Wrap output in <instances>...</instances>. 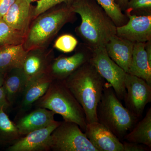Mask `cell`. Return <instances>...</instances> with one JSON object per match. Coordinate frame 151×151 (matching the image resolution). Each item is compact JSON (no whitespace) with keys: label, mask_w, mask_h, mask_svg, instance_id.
Masks as SVG:
<instances>
[{"label":"cell","mask_w":151,"mask_h":151,"mask_svg":"<svg viewBox=\"0 0 151 151\" xmlns=\"http://www.w3.org/2000/svg\"><path fill=\"white\" fill-rule=\"evenodd\" d=\"M70 6L81 17L76 32L90 49L105 46L116 35V25L95 0H76Z\"/></svg>","instance_id":"6da1fadb"},{"label":"cell","mask_w":151,"mask_h":151,"mask_svg":"<svg viewBox=\"0 0 151 151\" xmlns=\"http://www.w3.org/2000/svg\"><path fill=\"white\" fill-rule=\"evenodd\" d=\"M63 81L83 108L87 124L98 122L97 105L107 82L92 63L86 62Z\"/></svg>","instance_id":"7a4b0ae2"},{"label":"cell","mask_w":151,"mask_h":151,"mask_svg":"<svg viewBox=\"0 0 151 151\" xmlns=\"http://www.w3.org/2000/svg\"><path fill=\"white\" fill-rule=\"evenodd\" d=\"M74 14L70 6L63 4L61 6L52 8L34 19L23 44L25 50L46 48L63 26L72 20Z\"/></svg>","instance_id":"3957f363"},{"label":"cell","mask_w":151,"mask_h":151,"mask_svg":"<svg viewBox=\"0 0 151 151\" xmlns=\"http://www.w3.org/2000/svg\"><path fill=\"white\" fill-rule=\"evenodd\" d=\"M34 104L59 114L64 121L75 123L85 131L87 122L84 110L63 80L53 79L45 94Z\"/></svg>","instance_id":"277c9868"},{"label":"cell","mask_w":151,"mask_h":151,"mask_svg":"<svg viewBox=\"0 0 151 151\" xmlns=\"http://www.w3.org/2000/svg\"><path fill=\"white\" fill-rule=\"evenodd\" d=\"M97 122L110 130L120 141L134 128L139 120L122 105L108 82L97 108Z\"/></svg>","instance_id":"5b68a950"},{"label":"cell","mask_w":151,"mask_h":151,"mask_svg":"<svg viewBox=\"0 0 151 151\" xmlns=\"http://www.w3.org/2000/svg\"><path fill=\"white\" fill-rule=\"evenodd\" d=\"M50 147L54 151H98L78 125L64 121L51 133Z\"/></svg>","instance_id":"8992f818"},{"label":"cell","mask_w":151,"mask_h":151,"mask_svg":"<svg viewBox=\"0 0 151 151\" xmlns=\"http://www.w3.org/2000/svg\"><path fill=\"white\" fill-rule=\"evenodd\" d=\"M90 61L98 73L108 82L120 100L126 95L125 78L126 72L108 55L105 46L91 50Z\"/></svg>","instance_id":"52a82bcc"},{"label":"cell","mask_w":151,"mask_h":151,"mask_svg":"<svg viewBox=\"0 0 151 151\" xmlns=\"http://www.w3.org/2000/svg\"><path fill=\"white\" fill-rule=\"evenodd\" d=\"M125 107L139 118L142 115L145 108L151 102V85L144 79L126 73L125 78Z\"/></svg>","instance_id":"ba28073f"},{"label":"cell","mask_w":151,"mask_h":151,"mask_svg":"<svg viewBox=\"0 0 151 151\" xmlns=\"http://www.w3.org/2000/svg\"><path fill=\"white\" fill-rule=\"evenodd\" d=\"M128 21L117 27L116 35L135 43H145L151 40V15L137 16L126 11Z\"/></svg>","instance_id":"9c48e42d"},{"label":"cell","mask_w":151,"mask_h":151,"mask_svg":"<svg viewBox=\"0 0 151 151\" xmlns=\"http://www.w3.org/2000/svg\"><path fill=\"white\" fill-rule=\"evenodd\" d=\"M92 50H82L70 56H60L53 58L49 66L47 73L53 79L64 80L81 65L89 61Z\"/></svg>","instance_id":"30bf717a"},{"label":"cell","mask_w":151,"mask_h":151,"mask_svg":"<svg viewBox=\"0 0 151 151\" xmlns=\"http://www.w3.org/2000/svg\"><path fill=\"white\" fill-rule=\"evenodd\" d=\"M55 121L48 127L30 132L22 136L7 149L8 151H48L50 136L53 130L60 124Z\"/></svg>","instance_id":"8fae6325"},{"label":"cell","mask_w":151,"mask_h":151,"mask_svg":"<svg viewBox=\"0 0 151 151\" xmlns=\"http://www.w3.org/2000/svg\"><path fill=\"white\" fill-rule=\"evenodd\" d=\"M84 134L98 151H124L119 138L98 122L87 124Z\"/></svg>","instance_id":"7c38bea8"},{"label":"cell","mask_w":151,"mask_h":151,"mask_svg":"<svg viewBox=\"0 0 151 151\" xmlns=\"http://www.w3.org/2000/svg\"><path fill=\"white\" fill-rule=\"evenodd\" d=\"M53 58L52 52L46 48L34 49L27 51L22 68L28 81L47 73Z\"/></svg>","instance_id":"4fadbf2b"},{"label":"cell","mask_w":151,"mask_h":151,"mask_svg":"<svg viewBox=\"0 0 151 151\" xmlns=\"http://www.w3.org/2000/svg\"><path fill=\"white\" fill-rule=\"evenodd\" d=\"M33 9L26 0H16L2 18L11 27L26 35L33 19Z\"/></svg>","instance_id":"5bb4252c"},{"label":"cell","mask_w":151,"mask_h":151,"mask_svg":"<svg viewBox=\"0 0 151 151\" xmlns=\"http://www.w3.org/2000/svg\"><path fill=\"white\" fill-rule=\"evenodd\" d=\"M55 113L46 108L37 107L35 110L22 116L16 125L22 136L48 127L55 122Z\"/></svg>","instance_id":"9a60e30c"},{"label":"cell","mask_w":151,"mask_h":151,"mask_svg":"<svg viewBox=\"0 0 151 151\" xmlns=\"http://www.w3.org/2000/svg\"><path fill=\"white\" fill-rule=\"evenodd\" d=\"M134 43L116 35L105 46L108 55L127 73L129 68Z\"/></svg>","instance_id":"2e32d148"},{"label":"cell","mask_w":151,"mask_h":151,"mask_svg":"<svg viewBox=\"0 0 151 151\" xmlns=\"http://www.w3.org/2000/svg\"><path fill=\"white\" fill-rule=\"evenodd\" d=\"M53 80L48 73H45L28 81L21 96L20 111H25L31 108L37 100L45 94Z\"/></svg>","instance_id":"e0dca14e"},{"label":"cell","mask_w":151,"mask_h":151,"mask_svg":"<svg viewBox=\"0 0 151 151\" xmlns=\"http://www.w3.org/2000/svg\"><path fill=\"white\" fill-rule=\"evenodd\" d=\"M27 82L22 67L14 68L5 73L2 86L9 106L21 97Z\"/></svg>","instance_id":"ac0fdd59"},{"label":"cell","mask_w":151,"mask_h":151,"mask_svg":"<svg viewBox=\"0 0 151 151\" xmlns=\"http://www.w3.org/2000/svg\"><path fill=\"white\" fill-rule=\"evenodd\" d=\"M145 44L134 43L128 73L144 79L151 85V63L148 59L145 49Z\"/></svg>","instance_id":"d6986e66"},{"label":"cell","mask_w":151,"mask_h":151,"mask_svg":"<svg viewBox=\"0 0 151 151\" xmlns=\"http://www.w3.org/2000/svg\"><path fill=\"white\" fill-rule=\"evenodd\" d=\"M27 53L23 45L0 47V73L22 67Z\"/></svg>","instance_id":"ffe728a7"},{"label":"cell","mask_w":151,"mask_h":151,"mask_svg":"<svg viewBox=\"0 0 151 151\" xmlns=\"http://www.w3.org/2000/svg\"><path fill=\"white\" fill-rule=\"evenodd\" d=\"M127 133L124 139L127 142L143 144L151 150V108L143 119Z\"/></svg>","instance_id":"44dd1931"},{"label":"cell","mask_w":151,"mask_h":151,"mask_svg":"<svg viewBox=\"0 0 151 151\" xmlns=\"http://www.w3.org/2000/svg\"><path fill=\"white\" fill-rule=\"evenodd\" d=\"M2 107L0 110V141L12 143L22 137L19 133L16 124L12 122Z\"/></svg>","instance_id":"7402d4cb"},{"label":"cell","mask_w":151,"mask_h":151,"mask_svg":"<svg viewBox=\"0 0 151 151\" xmlns=\"http://www.w3.org/2000/svg\"><path fill=\"white\" fill-rule=\"evenodd\" d=\"M25 35L10 26L0 18V47L23 45Z\"/></svg>","instance_id":"603a6c76"},{"label":"cell","mask_w":151,"mask_h":151,"mask_svg":"<svg viewBox=\"0 0 151 151\" xmlns=\"http://www.w3.org/2000/svg\"><path fill=\"white\" fill-rule=\"evenodd\" d=\"M111 18L116 27L126 24L128 21L127 15L122 12V9L113 0H95Z\"/></svg>","instance_id":"cb8c5ba5"},{"label":"cell","mask_w":151,"mask_h":151,"mask_svg":"<svg viewBox=\"0 0 151 151\" xmlns=\"http://www.w3.org/2000/svg\"><path fill=\"white\" fill-rule=\"evenodd\" d=\"M77 44L78 40L74 36L70 34H64L57 39L54 47L64 53H69L75 50Z\"/></svg>","instance_id":"d4e9b609"},{"label":"cell","mask_w":151,"mask_h":151,"mask_svg":"<svg viewBox=\"0 0 151 151\" xmlns=\"http://www.w3.org/2000/svg\"><path fill=\"white\" fill-rule=\"evenodd\" d=\"M76 0H38L34 7L33 19L40 14L61 4L70 6Z\"/></svg>","instance_id":"484cf974"},{"label":"cell","mask_w":151,"mask_h":151,"mask_svg":"<svg viewBox=\"0 0 151 151\" xmlns=\"http://www.w3.org/2000/svg\"><path fill=\"white\" fill-rule=\"evenodd\" d=\"M127 10L142 11L151 13V0H129L126 5Z\"/></svg>","instance_id":"4316f807"},{"label":"cell","mask_w":151,"mask_h":151,"mask_svg":"<svg viewBox=\"0 0 151 151\" xmlns=\"http://www.w3.org/2000/svg\"><path fill=\"white\" fill-rule=\"evenodd\" d=\"M123 143L124 151H149L151 149L147 146L143 144L124 142Z\"/></svg>","instance_id":"83f0119b"},{"label":"cell","mask_w":151,"mask_h":151,"mask_svg":"<svg viewBox=\"0 0 151 151\" xmlns=\"http://www.w3.org/2000/svg\"><path fill=\"white\" fill-rule=\"evenodd\" d=\"M16 0H0V18H3Z\"/></svg>","instance_id":"f1b7e54d"},{"label":"cell","mask_w":151,"mask_h":151,"mask_svg":"<svg viewBox=\"0 0 151 151\" xmlns=\"http://www.w3.org/2000/svg\"><path fill=\"white\" fill-rule=\"evenodd\" d=\"M9 106L4 89L3 86H1L0 87V110L2 107L5 108Z\"/></svg>","instance_id":"f546056e"},{"label":"cell","mask_w":151,"mask_h":151,"mask_svg":"<svg viewBox=\"0 0 151 151\" xmlns=\"http://www.w3.org/2000/svg\"><path fill=\"white\" fill-rule=\"evenodd\" d=\"M117 4L120 6L121 9L123 7H125L126 6L125 0H113Z\"/></svg>","instance_id":"4dcf8cb0"},{"label":"cell","mask_w":151,"mask_h":151,"mask_svg":"<svg viewBox=\"0 0 151 151\" xmlns=\"http://www.w3.org/2000/svg\"><path fill=\"white\" fill-rule=\"evenodd\" d=\"M5 74V73H0V87L3 86L4 84V79Z\"/></svg>","instance_id":"1f68e13d"},{"label":"cell","mask_w":151,"mask_h":151,"mask_svg":"<svg viewBox=\"0 0 151 151\" xmlns=\"http://www.w3.org/2000/svg\"><path fill=\"white\" fill-rule=\"evenodd\" d=\"M26 1H27V2H28L29 3H30V4H31L33 2L35 1L36 0H26Z\"/></svg>","instance_id":"d6a6232c"},{"label":"cell","mask_w":151,"mask_h":151,"mask_svg":"<svg viewBox=\"0 0 151 151\" xmlns=\"http://www.w3.org/2000/svg\"><path fill=\"white\" fill-rule=\"evenodd\" d=\"M128 1H129V0H125V2H126V5H127V2H128Z\"/></svg>","instance_id":"836d02e7"}]
</instances>
